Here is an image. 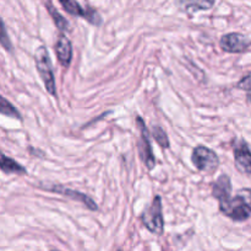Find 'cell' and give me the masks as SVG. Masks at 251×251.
<instances>
[{
	"label": "cell",
	"mask_w": 251,
	"mask_h": 251,
	"mask_svg": "<svg viewBox=\"0 0 251 251\" xmlns=\"http://www.w3.org/2000/svg\"><path fill=\"white\" fill-rule=\"evenodd\" d=\"M42 189H46V191L54 192V193L63 194V196L69 197V198L74 199V201L81 202L86 208H88L90 211H98V206L92 198H91L88 194L82 193V192L75 191V189L68 188V187L63 186V185H48V186H44L43 184L38 185Z\"/></svg>",
	"instance_id": "6"
},
{
	"label": "cell",
	"mask_w": 251,
	"mask_h": 251,
	"mask_svg": "<svg viewBox=\"0 0 251 251\" xmlns=\"http://www.w3.org/2000/svg\"><path fill=\"white\" fill-rule=\"evenodd\" d=\"M0 112H1V115H4V116L14 117V118H16V120H20V121L22 120V116H21V113L19 112V110H17V108L15 107L12 103H10L5 97H1Z\"/></svg>",
	"instance_id": "15"
},
{
	"label": "cell",
	"mask_w": 251,
	"mask_h": 251,
	"mask_svg": "<svg viewBox=\"0 0 251 251\" xmlns=\"http://www.w3.org/2000/svg\"><path fill=\"white\" fill-rule=\"evenodd\" d=\"M136 125L140 130V139L137 142V150H139L140 159L142 160L145 166L149 170H152L156 165V157L153 155V150L151 147V140H150V133L147 129V126L145 125L144 120L140 116H136Z\"/></svg>",
	"instance_id": "4"
},
{
	"label": "cell",
	"mask_w": 251,
	"mask_h": 251,
	"mask_svg": "<svg viewBox=\"0 0 251 251\" xmlns=\"http://www.w3.org/2000/svg\"><path fill=\"white\" fill-rule=\"evenodd\" d=\"M220 209L225 216H227L228 218H230L234 221L247 220V219H249L251 213L249 204L247 203L244 197L240 196L239 193L235 197L228 199L226 203L220 204Z\"/></svg>",
	"instance_id": "5"
},
{
	"label": "cell",
	"mask_w": 251,
	"mask_h": 251,
	"mask_svg": "<svg viewBox=\"0 0 251 251\" xmlns=\"http://www.w3.org/2000/svg\"><path fill=\"white\" fill-rule=\"evenodd\" d=\"M232 181L228 175L222 174L212 186V196L218 201V203L223 204L232 198Z\"/></svg>",
	"instance_id": "11"
},
{
	"label": "cell",
	"mask_w": 251,
	"mask_h": 251,
	"mask_svg": "<svg viewBox=\"0 0 251 251\" xmlns=\"http://www.w3.org/2000/svg\"><path fill=\"white\" fill-rule=\"evenodd\" d=\"M248 100H249L250 102H251V94H249V95H248Z\"/></svg>",
	"instance_id": "21"
},
{
	"label": "cell",
	"mask_w": 251,
	"mask_h": 251,
	"mask_svg": "<svg viewBox=\"0 0 251 251\" xmlns=\"http://www.w3.org/2000/svg\"><path fill=\"white\" fill-rule=\"evenodd\" d=\"M51 251H59V250H51Z\"/></svg>",
	"instance_id": "23"
},
{
	"label": "cell",
	"mask_w": 251,
	"mask_h": 251,
	"mask_svg": "<svg viewBox=\"0 0 251 251\" xmlns=\"http://www.w3.org/2000/svg\"><path fill=\"white\" fill-rule=\"evenodd\" d=\"M46 7H47V11H48V14L50 15L51 20H53V22L55 24L56 29H58L59 31L66 32L70 30V25H69L68 20H66L65 17H64L58 10H56V7L54 6L53 2H51L50 0H47Z\"/></svg>",
	"instance_id": "12"
},
{
	"label": "cell",
	"mask_w": 251,
	"mask_h": 251,
	"mask_svg": "<svg viewBox=\"0 0 251 251\" xmlns=\"http://www.w3.org/2000/svg\"><path fill=\"white\" fill-rule=\"evenodd\" d=\"M85 20H87L90 24L95 25V26H100V25L102 24V17H100V12H98L97 10L93 9L92 6L86 7Z\"/></svg>",
	"instance_id": "17"
},
{
	"label": "cell",
	"mask_w": 251,
	"mask_h": 251,
	"mask_svg": "<svg viewBox=\"0 0 251 251\" xmlns=\"http://www.w3.org/2000/svg\"><path fill=\"white\" fill-rule=\"evenodd\" d=\"M142 224L147 230L156 235H162L164 230L163 211H162V198L161 196H156L152 201L151 206L142 212L141 217Z\"/></svg>",
	"instance_id": "2"
},
{
	"label": "cell",
	"mask_w": 251,
	"mask_h": 251,
	"mask_svg": "<svg viewBox=\"0 0 251 251\" xmlns=\"http://www.w3.org/2000/svg\"><path fill=\"white\" fill-rule=\"evenodd\" d=\"M1 46L5 51L7 52H12V44L11 41L7 37V32H6V27H5V24H2V34H1Z\"/></svg>",
	"instance_id": "19"
},
{
	"label": "cell",
	"mask_w": 251,
	"mask_h": 251,
	"mask_svg": "<svg viewBox=\"0 0 251 251\" xmlns=\"http://www.w3.org/2000/svg\"><path fill=\"white\" fill-rule=\"evenodd\" d=\"M174 1L181 12H185L190 17L199 11L211 10L216 4V0H174Z\"/></svg>",
	"instance_id": "10"
},
{
	"label": "cell",
	"mask_w": 251,
	"mask_h": 251,
	"mask_svg": "<svg viewBox=\"0 0 251 251\" xmlns=\"http://www.w3.org/2000/svg\"><path fill=\"white\" fill-rule=\"evenodd\" d=\"M240 196L244 197V199L247 201V203L249 204V207L251 208V188H243L239 191Z\"/></svg>",
	"instance_id": "20"
},
{
	"label": "cell",
	"mask_w": 251,
	"mask_h": 251,
	"mask_svg": "<svg viewBox=\"0 0 251 251\" xmlns=\"http://www.w3.org/2000/svg\"><path fill=\"white\" fill-rule=\"evenodd\" d=\"M237 88L245 91H251V71L240 79L239 83L237 84Z\"/></svg>",
	"instance_id": "18"
},
{
	"label": "cell",
	"mask_w": 251,
	"mask_h": 251,
	"mask_svg": "<svg viewBox=\"0 0 251 251\" xmlns=\"http://www.w3.org/2000/svg\"><path fill=\"white\" fill-rule=\"evenodd\" d=\"M0 167H1V171L4 172V174H16V175L27 174L26 167H24L21 164H19L16 160L6 157L5 154H1V162H0Z\"/></svg>",
	"instance_id": "13"
},
{
	"label": "cell",
	"mask_w": 251,
	"mask_h": 251,
	"mask_svg": "<svg viewBox=\"0 0 251 251\" xmlns=\"http://www.w3.org/2000/svg\"><path fill=\"white\" fill-rule=\"evenodd\" d=\"M117 251H123V250H122V249H119V250H117Z\"/></svg>",
	"instance_id": "22"
},
{
	"label": "cell",
	"mask_w": 251,
	"mask_h": 251,
	"mask_svg": "<svg viewBox=\"0 0 251 251\" xmlns=\"http://www.w3.org/2000/svg\"><path fill=\"white\" fill-rule=\"evenodd\" d=\"M34 62H36V68L41 76L42 81L44 83L46 90L50 94L51 96H56V86L55 78H54L53 65H51L50 57H49L48 49L46 46H39L34 53Z\"/></svg>",
	"instance_id": "1"
},
{
	"label": "cell",
	"mask_w": 251,
	"mask_h": 251,
	"mask_svg": "<svg viewBox=\"0 0 251 251\" xmlns=\"http://www.w3.org/2000/svg\"><path fill=\"white\" fill-rule=\"evenodd\" d=\"M54 51H55L56 58H58L61 66L68 68L71 64V59H73V44H71L70 39L64 34V32L59 33L55 46H54Z\"/></svg>",
	"instance_id": "9"
},
{
	"label": "cell",
	"mask_w": 251,
	"mask_h": 251,
	"mask_svg": "<svg viewBox=\"0 0 251 251\" xmlns=\"http://www.w3.org/2000/svg\"><path fill=\"white\" fill-rule=\"evenodd\" d=\"M152 137L154 138V140H156L162 148H169V138L162 127H159V126H153V128H152Z\"/></svg>",
	"instance_id": "16"
},
{
	"label": "cell",
	"mask_w": 251,
	"mask_h": 251,
	"mask_svg": "<svg viewBox=\"0 0 251 251\" xmlns=\"http://www.w3.org/2000/svg\"><path fill=\"white\" fill-rule=\"evenodd\" d=\"M220 46L227 53H243L251 46V39L239 32H230L221 37Z\"/></svg>",
	"instance_id": "7"
},
{
	"label": "cell",
	"mask_w": 251,
	"mask_h": 251,
	"mask_svg": "<svg viewBox=\"0 0 251 251\" xmlns=\"http://www.w3.org/2000/svg\"><path fill=\"white\" fill-rule=\"evenodd\" d=\"M235 166L242 174L251 175V149L243 139H237L233 144Z\"/></svg>",
	"instance_id": "8"
},
{
	"label": "cell",
	"mask_w": 251,
	"mask_h": 251,
	"mask_svg": "<svg viewBox=\"0 0 251 251\" xmlns=\"http://www.w3.org/2000/svg\"><path fill=\"white\" fill-rule=\"evenodd\" d=\"M191 161L199 171L206 172L207 175L215 174L220 166V157L210 148L205 145H198L194 148L191 154Z\"/></svg>",
	"instance_id": "3"
},
{
	"label": "cell",
	"mask_w": 251,
	"mask_h": 251,
	"mask_svg": "<svg viewBox=\"0 0 251 251\" xmlns=\"http://www.w3.org/2000/svg\"><path fill=\"white\" fill-rule=\"evenodd\" d=\"M63 9L65 10L68 14L73 15V16H81L85 19L86 16V9H83L76 0H59Z\"/></svg>",
	"instance_id": "14"
}]
</instances>
